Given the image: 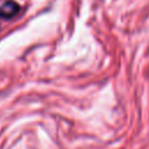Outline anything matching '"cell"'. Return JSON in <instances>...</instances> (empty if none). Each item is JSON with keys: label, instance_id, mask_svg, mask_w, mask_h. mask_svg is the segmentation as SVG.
I'll list each match as a JSON object with an SVG mask.
<instances>
[{"label": "cell", "instance_id": "cell-1", "mask_svg": "<svg viewBox=\"0 0 149 149\" xmlns=\"http://www.w3.org/2000/svg\"><path fill=\"white\" fill-rule=\"evenodd\" d=\"M20 6L16 1L14 0H6L2 2L0 6V17L5 20H10L13 19L19 12H20Z\"/></svg>", "mask_w": 149, "mask_h": 149}]
</instances>
